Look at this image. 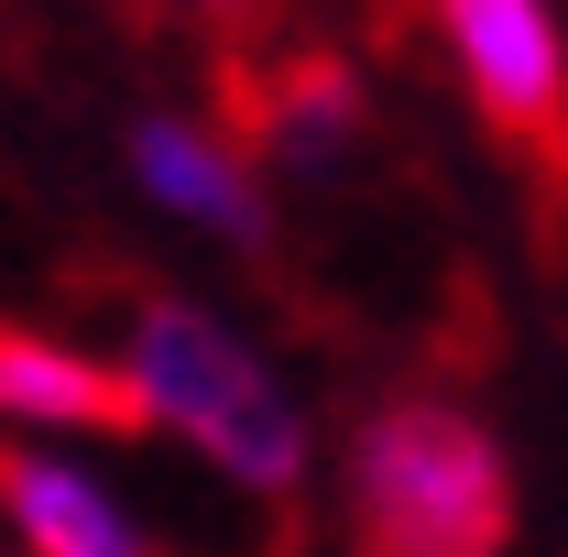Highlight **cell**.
I'll return each mask as SVG.
<instances>
[{
    "label": "cell",
    "mask_w": 568,
    "mask_h": 557,
    "mask_svg": "<svg viewBox=\"0 0 568 557\" xmlns=\"http://www.w3.org/2000/svg\"><path fill=\"white\" fill-rule=\"evenodd\" d=\"M142 22H197V33H241V22H263L274 0H132Z\"/></svg>",
    "instance_id": "obj_8"
},
{
    "label": "cell",
    "mask_w": 568,
    "mask_h": 557,
    "mask_svg": "<svg viewBox=\"0 0 568 557\" xmlns=\"http://www.w3.org/2000/svg\"><path fill=\"white\" fill-rule=\"evenodd\" d=\"M361 557H503L514 547V482L503 448L459 405H383L351 448Z\"/></svg>",
    "instance_id": "obj_1"
},
{
    "label": "cell",
    "mask_w": 568,
    "mask_h": 557,
    "mask_svg": "<svg viewBox=\"0 0 568 557\" xmlns=\"http://www.w3.org/2000/svg\"><path fill=\"white\" fill-rule=\"evenodd\" d=\"M0 394H11V416H55V426H99V437H142V426H164L153 405V383H121V372H99V361H77L55 340H22L0 350Z\"/></svg>",
    "instance_id": "obj_5"
},
{
    "label": "cell",
    "mask_w": 568,
    "mask_h": 557,
    "mask_svg": "<svg viewBox=\"0 0 568 557\" xmlns=\"http://www.w3.org/2000/svg\"><path fill=\"white\" fill-rule=\"evenodd\" d=\"M219 132L252 142V153H284V164H328V153L361 132L351 55L284 33L274 11L241 22V33H219Z\"/></svg>",
    "instance_id": "obj_4"
},
{
    "label": "cell",
    "mask_w": 568,
    "mask_h": 557,
    "mask_svg": "<svg viewBox=\"0 0 568 557\" xmlns=\"http://www.w3.org/2000/svg\"><path fill=\"white\" fill-rule=\"evenodd\" d=\"M132 372L153 383L164 426H186V437H197L241 492H274V503L295 492V470H306V426H295V405L274 394V372L230 340L219 317L142 295V317H132Z\"/></svg>",
    "instance_id": "obj_2"
},
{
    "label": "cell",
    "mask_w": 568,
    "mask_h": 557,
    "mask_svg": "<svg viewBox=\"0 0 568 557\" xmlns=\"http://www.w3.org/2000/svg\"><path fill=\"white\" fill-rule=\"evenodd\" d=\"M132 164H142V186H153V198H175V209L219 219L230 241H263V198H252V175H241V142H230V132H186V121H142Z\"/></svg>",
    "instance_id": "obj_6"
},
{
    "label": "cell",
    "mask_w": 568,
    "mask_h": 557,
    "mask_svg": "<svg viewBox=\"0 0 568 557\" xmlns=\"http://www.w3.org/2000/svg\"><path fill=\"white\" fill-rule=\"evenodd\" d=\"M11 525L33 536V557H142V536L77 482V470H44V459H11Z\"/></svg>",
    "instance_id": "obj_7"
},
{
    "label": "cell",
    "mask_w": 568,
    "mask_h": 557,
    "mask_svg": "<svg viewBox=\"0 0 568 557\" xmlns=\"http://www.w3.org/2000/svg\"><path fill=\"white\" fill-rule=\"evenodd\" d=\"M448 22V55L470 77V110L481 132L525 164L547 230L568 219V55H558V22L547 0H437Z\"/></svg>",
    "instance_id": "obj_3"
}]
</instances>
